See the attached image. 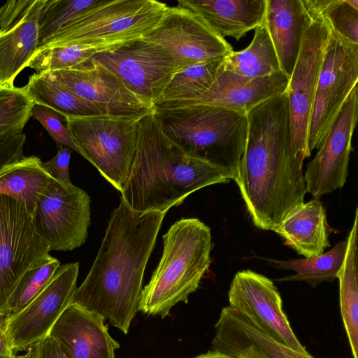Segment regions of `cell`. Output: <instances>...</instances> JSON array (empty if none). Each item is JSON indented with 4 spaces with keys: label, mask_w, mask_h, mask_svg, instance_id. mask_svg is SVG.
Wrapping results in <instances>:
<instances>
[{
    "label": "cell",
    "mask_w": 358,
    "mask_h": 358,
    "mask_svg": "<svg viewBox=\"0 0 358 358\" xmlns=\"http://www.w3.org/2000/svg\"><path fill=\"white\" fill-rule=\"evenodd\" d=\"M247 136L235 182L254 224L275 231L304 203L303 162L295 156L285 92L247 113Z\"/></svg>",
    "instance_id": "cell-1"
},
{
    "label": "cell",
    "mask_w": 358,
    "mask_h": 358,
    "mask_svg": "<svg viewBox=\"0 0 358 358\" xmlns=\"http://www.w3.org/2000/svg\"><path fill=\"white\" fill-rule=\"evenodd\" d=\"M166 213L136 211L121 199L71 303L108 319L127 334L139 310L144 271Z\"/></svg>",
    "instance_id": "cell-2"
},
{
    "label": "cell",
    "mask_w": 358,
    "mask_h": 358,
    "mask_svg": "<svg viewBox=\"0 0 358 358\" xmlns=\"http://www.w3.org/2000/svg\"><path fill=\"white\" fill-rule=\"evenodd\" d=\"M230 180L220 169L170 140L152 110L139 121L136 153L121 199L136 211L167 213L196 190Z\"/></svg>",
    "instance_id": "cell-3"
},
{
    "label": "cell",
    "mask_w": 358,
    "mask_h": 358,
    "mask_svg": "<svg viewBox=\"0 0 358 358\" xmlns=\"http://www.w3.org/2000/svg\"><path fill=\"white\" fill-rule=\"evenodd\" d=\"M163 132L187 154L237 177L247 136V114L208 104L152 109Z\"/></svg>",
    "instance_id": "cell-4"
},
{
    "label": "cell",
    "mask_w": 358,
    "mask_h": 358,
    "mask_svg": "<svg viewBox=\"0 0 358 358\" xmlns=\"http://www.w3.org/2000/svg\"><path fill=\"white\" fill-rule=\"evenodd\" d=\"M163 252L148 284L142 289L139 310L162 318L199 287L211 263L210 229L197 218H182L163 235Z\"/></svg>",
    "instance_id": "cell-5"
},
{
    "label": "cell",
    "mask_w": 358,
    "mask_h": 358,
    "mask_svg": "<svg viewBox=\"0 0 358 358\" xmlns=\"http://www.w3.org/2000/svg\"><path fill=\"white\" fill-rule=\"evenodd\" d=\"M167 8L155 0H105L67 23L42 48L85 45L107 50L144 37L158 25Z\"/></svg>",
    "instance_id": "cell-6"
},
{
    "label": "cell",
    "mask_w": 358,
    "mask_h": 358,
    "mask_svg": "<svg viewBox=\"0 0 358 358\" xmlns=\"http://www.w3.org/2000/svg\"><path fill=\"white\" fill-rule=\"evenodd\" d=\"M143 116H65L83 157L120 193L131 170Z\"/></svg>",
    "instance_id": "cell-7"
},
{
    "label": "cell",
    "mask_w": 358,
    "mask_h": 358,
    "mask_svg": "<svg viewBox=\"0 0 358 358\" xmlns=\"http://www.w3.org/2000/svg\"><path fill=\"white\" fill-rule=\"evenodd\" d=\"M358 83V44L331 30L320 69L310 121L308 145L320 147Z\"/></svg>",
    "instance_id": "cell-8"
},
{
    "label": "cell",
    "mask_w": 358,
    "mask_h": 358,
    "mask_svg": "<svg viewBox=\"0 0 358 358\" xmlns=\"http://www.w3.org/2000/svg\"><path fill=\"white\" fill-rule=\"evenodd\" d=\"M92 59L120 78L152 110L176 73L172 55L143 37L97 52Z\"/></svg>",
    "instance_id": "cell-9"
},
{
    "label": "cell",
    "mask_w": 358,
    "mask_h": 358,
    "mask_svg": "<svg viewBox=\"0 0 358 358\" xmlns=\"http://www.w3.org/2000/svg\"><path fill=\"white\" fill-rule=\"evenodd\" d=\"M50 251L26 206L0 195V316H5L7 301L22 275Z\"/></svg>",
    "instance_id": "cell-10"
},
{
    "label": "cell",
    "mask_w": 358,
    "mask_h": 358,
    "mask_svg": "<svg viewBox=\"0 0 358 358\" xmlns=\"http://www.w3.org/2000/svg\"><path fill=\"white\" fill-rule=\"evenodd\" d=\"M300 52L285 91L289 101L293 148L296 158L311 155L308 138L317 80L331 29L320 15L310 16Z\"/></svg>",
    "instance_id": "cell-11"
},
{
    "label": "cell",
    "mask_w": 358,
    "mask_h": 358,
    "mask_svg": "<svg viewBox=\"0 0 358 358\" xmlns=\"http://www.w3.org/2000/svg\"><path fill=\"white\" fill-rule=\"evenodd\" d=\"M88 194L52 178L39 196L33 220L50 250H73L83 245L90 225Z\"/></svg>",
    "instance_id": "cell-12"
},
{
    "label": "cell",
    "mask_w": 358,
    "mask_h": 358,
    "mask_svg": "<svg viewBox=\"0 0 358 358\" xmlns=\"http://www.w3.org/2000/svg\"><path fill=\"white\" fill-rule=\"evenodd\" d=\"M143 38L172 55L176 73L196 64L223 59L233 51L199 14L178 5L168 6L158 25Z\"/></svg>",
    "instance_id": "cell-13"
},
{
    "label": "cell",
    "mask_w": 358,
    "mask_h": 358,
    "mask_svg": "<svg viewBox=\"0 0 358 358\" xmlns=\"http://www.w3.org/2000/svg\"><path fill=\"white\" fill-rule=\"evenodd\" d=\"M78 271V262L60 266L49 284L26 307L6 317V333L14 352L27 350L48 336L71 303Z\"/></svg>",
    "instance_id": "cell-14"
},
{
    "label": "cell",
    "mask_w": 358,
    "mask_h": 358,
    "mask_svg": "<svg viewBox=\"0 0 358 358\" xmlns=\"http://www.w3.org/2000/svg\"><path fill=\"white\" fill-rule=\"evenodd\" d=\"M228 299L229 306L258 329L299 352L308 353L294 333L271 280L249 269L238 271L230 284Z\"/></svg>",
    "instance_id": "cell-15"
},
{
    "label": "cell",
    "mask_w": 358,
    "mask_h": 358,
    "mask_svg": "<svg viewBox=\"0 0 358 358\" xmlns=\"http://www.w3.org/2000/svg\"><path fill=\"white\" fill-rule=\"evenodd\" d=\"M94 106L102 115L143 116L152 110L92 58L71 69L40 74Z\"/></svg>",
    "instance_id": "cell-16"
},
{
    "label": "cell",
    "mask_w": 358,
    "mask_h": 358,
    "mask_svg": "<svg viewBox=\"0 0 358 358\" xmlns=\"http://www.w3.org/2000/svg\"><path fill=\"white\" fill-rule=\"evenodd\" d=\"M357 117L358 89L356 85L317 148L315 156L307 166L304 174L306 192L314 199H320L345 185Z\"/></svg>",
    "instance_id": "cell-17"
},
{
    "label": "cell",
    "mask_w": 358,
    "mask_h": 358,
    "mask_svg": "<svg viewBox=\"0 0 358 358\" xmlns=\"http://www.w3.org/2000/svg\"><path fill=\"white\" fill-rule=\"evenodd\" d=\"M105 320L101 315L71 303L48 336L67 358H115L120 345L110 336Z\"/></svg>",
    "instance_id": "cell-18"
},
{
    "label": "cell",
    "mask_w": 358,
    "mask_h": 358,
    "mask_svg": "<svg viewBox=\"0 0 358 358\" xmlns=\"http://www.w3.org/2000/svg\"><path fill=\"white\" fill-rule=\"evenodd\" d=\"M215 329L212 350L234 358H315L276 341L229 306L222 309Z\"/></svg>",
    "instance_id": "cell-19"
},
{
    "label": "cell",
    "mask_w": 358,
    "mask_h": 358,
    "mask_svg": "<svg viewBox=\"0 0 358 358\" xmlns=\"http://www.w3.org/2000/svg\"><path fill=\"white\" fill-rule=\"evenodd\" d=\"M289 79L282 71L250 78L222 70L208 92L184 106L208 104L247 114L264 102L284 93Z\"/></svg>",
    "instance_id": "cell-20"
},
{
    "label": "cell",
    "mask_w": 358,
    "mask_h": 358,
    "mask_svg": "<svg viewBox=\"0 0 358 358\" xmlns=\"http://www.w3.org/2000/svg\"><path fill=\"white\" fill-rule=\"evenodd\" d=\"M264 22L281 70L289 78L312 18L302 0H266Z\"/></svg>",
    "instance_id": "cell-21"
},
{
    "label": "cell",
    "mask_w": 358,
    "mask_h": 358,
    "mask_svg": "<svg viewBox=\"0 0 358 358\" xmlns=\"http://www.w3.org/2000/svg\"><path fill=\"white\" fill-rule=\"evenodd\" d=\"M199 14L223 38L237 41L264 21L266 0H178Z\"/></svg>",
    "instance_id": "cell-22"
},
{
    "label": "cell",
    "mask_w": 358,
    "mask_h": 358,
    "mask_svg": "<svg viewBox=\"0 0 358 358\" xmlns=\"http://www.w3.org/2000/svg\"><path fill=\"white\" fill-rule=\"evenodd\" d=\"M45 1L36 0L23 18L0 29V88H13L15 78L38 50V20Z\"/></svg>",
    "instance_id": "cell-23"
},
{
    "label": "cell",
    "mask_w": 358,
    "mask_h": 358,
    "mask_svg": "<svg viewBox=\"0 0 358 358\" xmlns=\"http://www.w3.org/2000/svg\"><path fill=\"white\" fill-rule=\"evenodd\" d=\"M329 231L325 208L313 199L295 208L274 231L298 254L312 258L330 246Z\"/></svg>",
    "instance_id": "cell-24"
},
{
    "label": "cell",
    "mask_w": 358,
    "mask_h": 358,
    "mask_svg": "<svg viewBox=\"0 0 358 358\" xmlns=\"http://www.w3.org/2000/svg\"><path fill=\"white\" fill-rule=\"evenodd\" d=\"M357 222V208L354 223L347 238L345 257L337 277L341 314L353 358H358Z\"/></svg>",
    "instance_id": "cell-25"
},
{
    "label": "cell",
    "mask_w": 358,
    "mask_h": 358,
    "mask_svg": "<svg viewBox=\"0 0 358 358\" xmlns=\"http://www.w3.org/2000/svg\"><path fill=\"white\" fill-rule=\"evenodd\" d=\"M223 59L196 64L176 73L154 108L184 106L201 97L211 88L222 71Z\"/></svg>",
    "instance_id": "cell-26"
},
{
    "label": "cell",
    "mask_w": 358,
    "mask_h": 358,
    "mask_svg": "<svg viewBox=\"0 0 358 358\" xmlns=\"http://www.w3.org/2000/svg\"><path fill=\"white\" fill-rule=\"evenodd\" d=\"M223 71L255 78L282 71L275 48L263 22L255 29L254 38L244 50L232 51L222 62Z\"/></svg>",
    "instance_id": "cell-27"
},
{
    "label": "cell",
    "mask_w": 358,
    "mask_h": 358,
    "mask_svg": "<svg viewBox=\"0 0 358 358\" xmlns=\"http://www.w3.org/2000/svg\"><path fill=\"white\" fill-rule=\"evenodd\" d=\"M36 156L24 157L0 176V195L24 203L34 215L37 200L51 177Z\"/></svg>",
    "instance_id": "cell-28"
},
{
    "label": "cell",
    "mask_w": 358,
    "mask_h": 358,
    "mask_svg": "<svg viewBox=\"0 0 358 358\" xmlns=\"http://www.w3.org/2000/svg\"><path fill=\"white\" fill-rule=\"evenodd\" d=\"M348 247L347 238L338 242L329 251L305 259L276 260L266 259L275 266L295 271V274L278 279V281H303L312 287L337 278L343 264Z\"/></svg>",
    "instance_id": "cell-29"
},
{
    "label": "cell",
    "mask_w": 358,
    "mask_h": 358,
    "mask_svg": "<svg viewBox=\"0 0 358 358\" xmlns=\"http://www.w3.org/2000/svg\"><path fill=\"white\" fill-rule=\"evenodd\" d=\"M23 89L34 103L52 108L64 116L102 115L90 103L40 74L31 75Z\"/></svg>",
    "instance_id": "cell-30"
},
{
    "label": "cell",
    "mask_w": 358,
    "mask_h": 358,
    "mask_svg": "<svg viewBox=\"0 0 358 358\" xmlns=\"http://www.w3.org/2000/svg\"><path fill=\"white\" fill-rule=\"evenodd\" d=\"M33 105L23 87L0 88V148L26 139Z\"/></svg>",
    "instance_id": "cell-31"
},
{
    "label": "cell",
    "mask_w": 358,
    "mask_h": 358,
    "mask_svg": "<svg viewBox=\"0 0 358 358\" xmlns=\"http://www.w3.org/2000/svg\"><path fill=\"white\" fill-rule=\"evenodd\" d=\"M310 15H320L339 36L358 44V0H302Z\"/></svg>",
    "instance_id": "cell-32"
},
{
    "label": "cell",
    "mask_w": 358,
    "mask_h": 358,
    "mask_svg": "<svg viewBox=\"0 0 358 358\" xmlns=\"http://www.w3.org/2000/svg\"><path fill=\"white\" fill-rule=\"evenodd\" d=\"M59 266V261L50 255L29 268L11 293L5 316L13 315L26 307L49 284Z\"/></svg>",
    "instance_id": "cell-33"
},
{
    "label": "cell",
    "mask_w": 358,
    "mask_h": 358,
    "mask_svg": "<svg viewBox=\"0 0 358 358\" xmlns=\"http://www.w3.org/2000/svg\"><path fill=\"white\" fill-rule=\"evenodd\" d=\"M104 1L45 0L38 20V50L67 23Z\"/></svg>",
    "instance_id": "cell-34"
},
{
    "label": "cell",
    "mask_w": 358,
    "mask_h": 358,
    "mask_svg": "<svg viewBox=\"0 0 358 358\" xmlns=\"http://www.w3.org/2000/svg\"><path fill=\"white\" fill-rule=\"evenodd\" d=\"M104 49L85 45H67L47 47L38 50L30 60L28 67L37 74L71 69L92 58Z\"/></svg>",
    "instance_id": "cell-35"
},
{
    "label": "cell",
    "mask_w": 358,
    "mask_h": 358,
    "mask_svg": "<svg viewBox=\"0 0 358 358\" xmlns=\"http://www.w3.org/2000/svg\"><path fill=\"white\" fill-rule=\"evenodd\" d=\"M31 116L37 120L56 143L57 148L66 146L81 156V151L72 138L65 116L45 106L34 103Z\"/></svg>",
    "instance_id": "cell-36"
},
{
    "label": "cell",
    "mask_w": 358,
    "mask_h": 358,
    "mask_svg": "<svg viewBox=\"0 0 358 358\" xmlns=\"http://www.w3.org/2000/svg\"><path fill=\"white\" fill-rule=\"evenodd\" d=\"M71 148L66 146L58 148L56 155L45 162H42L43 169L53 179L66 184H71L69 177V163L72 153Z\"/></svg>",
    "instance_id": "cell-37"
},
{
    "label": "cell",
    "mask_w": 358,
    "mask_h": 358,
    "mask_svg": "<svg viewBox=\"0 0 358 358\" xmlns=\"http://www.w3.org/2000/svg\"><path fill=\"white\" fill-rule=\"evenodd\" d=\"M36 0L6 1L0 8V29H3L23 18L33 8Z\"/></svg>",
    "instance_id": "cell-38"
},
{
    "label": "cell",
    "mask_w": 358,
    "mask_h": 358,
    "mask_svg": "<svg viewBox=\"0 0 358 358\" xmlns=\"http://www.w3.org/2000/svg\"><path fill=\"white\" fill-rule=\"evenodd\" d=\"M31 348L37 358H67L49 336Z\"/></svg>",
    "instance_id": "cell-39"
},
{
    "label": "cell",
    "mask_w": 358,
    "mask_h": 358,
    "mask_svg": "<svg viewBox=\"0 0 358 358\" xmlns=\"http://www.w3.org/2000/svg\"><path fill=\"white\" fill-rule=\"evenodd\" d=\"M23 157V153L17 149L13 148L0 149V176Z\"/></svg>",
    "instance_id": "cell-40"
},
{
    "label": "cell",
    "mask_w": 358,
    "mask_h": 358,
    "mask_svg": "<svg viewBox=\"0 0 358 358\" xmlns=\"http://www.w3.org/2000/svg\"><path fill=\"white\" fill-rule=\"evenodd\" d=\"M0 358H15L6 333V317L0 316Z\"/></svg>",
    "instance_id": "cell-41"
},
{
    "label": "cell",
    "mask_w": 358,
    "mask_h": 358,
    "mask_svg": "<svg viewBox=\"0 0 358 358\" xmlns=\"http://www.w3.org/2000/svg\"><path fill=\"white\" fill-rule=\"evenodd\" d=\"M194 358H234L229 355L226 354L211 350L205 354L201 355Z\"/></svg>",
    "instance_id": "cell-42"
},
{
    "label": "cell",
    "mask_w": 358,
    "mask_h": 358,
    "mask_svg": "<svg viewBox=\"0 0 358 358\" xmlns=\"http://www.w3.org/2000/svg\"><path fill=\"white\" fill-rule=\"evenodd\" d=\"M30 358H37L34 353L32 352L31 357Z\"/></svg>",
    "instance_id": "cell-43"
}]
</instances>
